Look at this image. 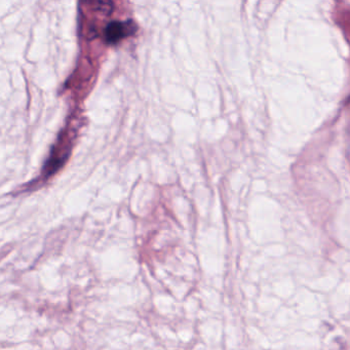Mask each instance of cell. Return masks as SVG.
Masks as SVG:
<instances>
[{
  "label": "cell",
  "instance_id": "obj_1",
  "mask_svg": "<svg viewBox=\"0 0 350 350\" xmlns=\"http://www.w3.org/2000/svg\"><path fill=\"white\" fill-rule=\"evenodd\" d=\"M136 26L132 21L111 22L105 29L106 42L116 44L122 38L134 33Z\"/></svg>",
  "mask_w": 350,
  "mask_h": 350
}]
</instances>
